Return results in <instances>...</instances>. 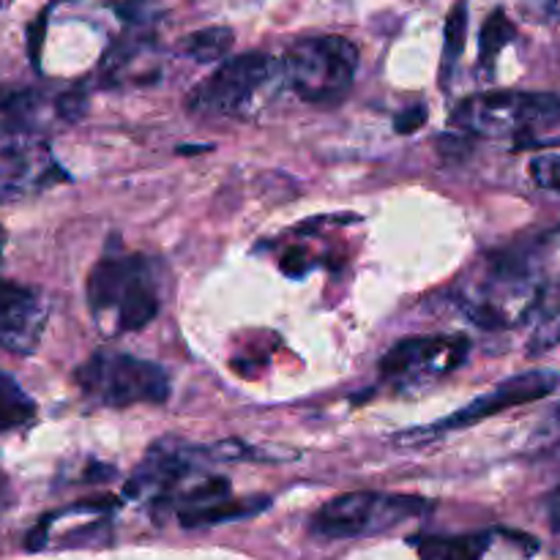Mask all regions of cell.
<instances>
[{"label":"cell","mask_w":560,"mask_h":560,"mask_svg":"<svg viewBox=\"0 0 560 560\" xmlns=\"http://www.w3.org/2000/svg\"><path fill=\"white\" fill-rule=\"evenodd\" d=\"M465 33H468V3L457 0L454 9L448 11L446 20V47H443V77H448V69L457 63L465 47Z\"/></svg>","instance_id":"ac0fdd59"},{"label":"cell","mask_w":560,"mask_h":560,"mask_svg":"<svg viewBox=\"0 0 560 560\" xmlns=\"http://www.w3.org/2000/svg\"><path fill=\"white\" fill-rule=\"evenodd\" d=\"M452 124L470 135L517 137L525 142L536 131L560 124V96L528 91L476 93L457 104Z\"/></svg>","instance_id":"5b68a950"},{"label":"cell","mask_w":560,"mask_h":560,"mask_svg":"<svg viewBox=\"0 0 560 560\" xmlns=\"http://www.w3.org/2000/svg\"><path fill=\"white\" fill-rule=\"evenodd\" d=\"M284 85L310 104L342 102L353 88L359 49L342 36H312L290 44L282 55Z\"/></svg>","instance_id":"3957f363"},{"label":"cell","mask_w":560,"mask_h":560,"mask_svg":"<svg viewBox=\"0 0 560 560\" xmlns=\"http://www.w3.org/2000/svg\"><path fill=\"white\" fill-rule=\"evenodd\" d=\"M547 293L514 273L495 257H487L479 273L465 279L457 288V310L468 317L474 326L487 328V331H501V328H514L528 320L541 306Z\"/></svg>","instance_id":"8992f818"},{"label":"cell","mask_w":560,"mask_h":560,"mask_svg":"<svg viewBox=\"0 0 560 560\" xmlns=\"http://www.w3.org/2000/svg\"><path fill=\"white\" fill-rule=\"evenodd\" d=\"M492 257L528 279L541 293L560 290V228L514 241V244L492 252Z\"/></svg>","instance_id":"4fadbf2b"},{"label":"cell","mask_w":560,"mask_h":560,"mask_svg":"<svg viewBox=\"0 0 560 560\" xmlns=\"http://www.w3.org/2000/svg\"><path fill=\"white\" fill-rule=\"evenodd\" d=\"M514 36H517V27H514V22L509 20L506 11H492L490 16H487V22L481 25V36H479V58L485 66H492L495 63L498 55L503 52V47H509V44L514 42Z\"/></svg>","instance_id":"e0dca14e"},{"label":"cell","mask_w":560,"mask_h":560,"mask_svg":"<svg viewBox=\"0 0 560 560\" xmlns=\"http://www.w3.org/2000/svg\"><path fill=\"white\" fill-rule=\"evenodd\" d=\"M560 386V375L552 370H530L523 375H514L509 381L498 383L492 392L481 394L474 402H468L465 408H459L457 413L448 416V419L435 421L430 427H421V430H408L397 438V443L402 446H416V443H427L432 438L448 435V432L468 430V427L481 424V421L492 419V416L503 413L509 408H520V405L539 402V399L550 397L552 392Z\"/></svg>","instance_id":"ba28073f"},{"label":"cell","mask_w":560,"mask_h":560,"mask_svg":"<svg viewBox=\"0 0 560 560\" xmlns=\"http://www.w3.org/2000/svg\"><path fill=\"white\" fill-rule=\"evenodd\" d=\"M235 36L230 27H202L180 42V52L197 63H217L233 47Z\"/></svg>","instance_id":"2e32d148"},{"label":"cell","mask_w":560,"mask_h":560,"mask_svg":"<svg viewBox=\"0 0 560 560\" xmlns=\"http://www.w3.org/2000/svg\"><path fill=\"white\" fill-rule=\"evenodd\" d=\"M528 170L536 186L560 195V153H541L530 162Z\"/></svg>","instance_id":"ffe728a7"},{"label":"cell","mask_w":560,"mask_h":560,"mask_svg":"<svg viewBox=\"0 0 560 560\" xmlns=\"http://www.w3.org/2000/svg\"><path fill=\"white\" fill-rule=\"evenodd\" d=\"M560 342V304L550 306V310L541 312L539 323H536L534 334L528 339V353L541 355L547 350H552Z\"/></svg>","instance_id":"d6986e66"},{"label":"cell","mask_w":560,"mask_h":560,"mask_svg":"<svg viewBox=\"0 0 560 560\" xmlns=\"http://www.w3.org/2000/svg\"><path fill=\"white\" fill-rule=\"evenodd\" d=\"M58 113L60 118L77 120L82 113H85V98L80 93H66V96L58 98Z\"/></svg>","instance_id":"603a6c76"},{"label":"cell","mask_w":560,"mask_h":560,"mask_svg":"<svg viewBox=\"0 0 560 560\" xmlns=\"http://www.w3.org/2000/svg\"><path fill=\"white\" fill-rule=\"evenodd\" d=\"M547 517H550V528L560 534V487L552 492L550 501H547Z\"/></svg>","instance_id":"d4e9b609"},{"label":"cell","mask_w":560,"mask_h":560,"mask_svg":"<svg viewBox=\"0 0 560 560\" xmlns=\"http://www.w3.org/2000/svg\"><path fill=\"white\" fill-rule=\"evenodd\" d=\"M3 244H5V233L3 228H0V255H3Z\"/></svg>","instance_id":"484cf974"},{"label":"cell","mask_w":560,"mask_h":560,"mask_svg":"<svg viewBox=\"0 0 560 560\" xmlns=\"http://www.w3.org/2000/svg\"><path fill=\"white\" fill-rule=\"evenodd\" d=\"M284 88L282 63L268 52H244L222 60L189 93V113L200 118L252 120Z\"/></svg>","instance_id":"7a4b0ae2"},{"label":"cell","mask_w":560,"mask_h":560,"mask_svg":"<svg viewBox=\"0 0 560 560\" xmlns=\"http://www.w3.org/2000/svg\"><path fill=\"white\" fill-rule=\"evenodd\" d=\"M517 3L528 20L545 22V25L560 22V0H517Z\"/></svg>","instance_id":"44dd1931"},{"label":"cell","mask_w":560,"mask_h":560,"mask_svg":"<svg viewBox=\"0 0 560 560\" xmlns=\"http://www.w3.org/2000/svg\"><path fill=\"white\" fill-rule=\"evenodd\" d=\"M85 295L102 331H140L162 304L159 262L145 255H104L88 273Z\"/></svg>","instance_id":"6da1fadb"},{"label":"cell","mask_w":560,"mask_h":560,"mask_svg":"<svg viewBox=\"0 0 560 560\" xmlns=\"http://www.w3.org/2000/svg\"><path fill=\"white\" fill-rule=\"evenodd\" d=\"M36 421V402L22 392L20 383L0 372V432L25 430Z\"/></svg>","instance_id":"9a60e30c"},{"label":"cell","mask_w":560,"mask_h":560,"mask_svg":"<svg viewBox=\"0 0 560 560\" xmlns=\"http://www.w3.org/2000/svg\"><path fill=\"white\" fill-rule=\"evenodd\" d=\"M304 252L301 249H288L284 252V260H282V271L290 273V277H304L306 271H310V266H306L304 260Z\"/></svg>","instance_id":"cb8c5ba5"},{"label":"cell","mask_w":560,"mask_h":560,"mask_svg":"<svg viewBox=\"0 0 560 560\" xmlns=\"http://www.w3.org/2000/svg\"><path fill=\"white\" fill-rule=\"evenodd\" d=\"M421 560H530L539 541L523 530L487 528L459 536H432L421 541Z\"/></svg>","instance_id":"30bf717a"},{"label":"cell","mask_w":560,"mask_h":560,"mask_svg":"<svg viewBox=\"0 0 560 560\" xmlns=\"http://www.w3.org/2000/svg\"><path fill=\"white\" fill-rule=\"evenodd\" d=\"M47 312L42 293L0 277V348L16 355L33 353L44 337Z\"/></svg>","instance_id":"8fae6325"},{"label":"cell","mask_w":560,"mask_h":560,"mask_svg":"<svg viewBox=\"0 0 560 560\" xmlns=\"http://www.w3.org/2000/svg\"><path fill=\"white\" fill-rule=\"evenodd\" d=\"M60 180L66 173L47 145H11L0 156V206L38 195Z\"/></svg>","instance_id":"7c38bea8"},{"label":"cell","mask_w":560,"mask_h":560,"mask_svg":"<svg viewBox=\"0 0 560 560\" xmlns=\"http://www.w3.org/2000/svg\"><path fill=\"white\" fill-rule=\"evenodd\" d=\"M82 397L102 408L124 410L131 405H164L170 399V377L159 364L137 355L98 350L74 372Z\"/></svg>","instance_id":"277c9868"},{"label":"cell","mask_w":560,"mask_h":560,"mask_svg":"<svg viewBox=\"0 0 560 560\" xmlns=\"http://www.w3.org/2000/svg\"><path fill=\"white\" fill-rule=\"evenodd\" d=\"M427 120V109L421 107H413V109H405L402 115H397V120H394V126H397L399 135H408V131H416L419 126H424Z\"/></svg>","instance_id":"7402d4cb"},{"label":"cell","mask_w":560,"mask_h":560,"mask_svg":"<svg viewBox=\"0 0 560 560\" xmlns=\"http://www.w3.org/2000/svg\"><path fill=\"white\" fill-rule=\"evenodd\" d=\"M266 506L268 498H241V501L224 498V501L208 503V506L200 509H184V512H178V523L184 525V528H208V525L252 517V514L262 512Z\"/></svg>","instance_id":"5bb4252c"},{"label":"cell","mask_w":560,"mask_h":560,"mask_svg":"<svg viewBox=\"0 0 560 560\" xmlns=\"http://www.w3.org/2000/svg\"><path fill=\"white\" fill-rule=\"evenodd\" d=\"M430 509L424 498L386 492H348L328 501L312 517V534L323 539H355L392 530Z\"/></svg>","instance_id":"52a82bcc"},{"label":"cell","mask_w":560,"mask_h":560,"mask_svg":"<svg viewBox=\"0 0 560 560\" xmlns=\"http://www.w3.org/2000/svg\"><path fill=\"white\" fill-rule=\"evenodd\" d=\"M470 342L459 334H427L394 345L381 359V377L397 388H416L452 375L468 359Z\"/></svg>","instance_id":"9c48e42d"}]
</instances>
